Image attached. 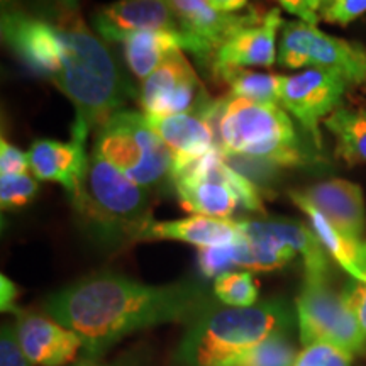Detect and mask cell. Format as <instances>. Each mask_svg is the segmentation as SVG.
I'll use <instances>...</instances> for the list:
<instances>
[{
  "mask_svg": "<svg viewBox=\"0 0 366 366\" xmlns=\"http://www.w3.org/2000/svg\"><path fill=\"white\" fill-rule=\"evenodd\" d=\"M210 305L204 288L194 282L157 287L99 273L53 294L46 312L80 337L86 355L97 356L127 334L194 320Z\"/></svg>",
  "mask_w": 366,
  "mask_h": 366,
  "instance_id": "1",
  "label": "cell"
},
{
  "mask_svg": "<svg viewBox=\"0 0 366 366\" xmlns=\"http://www.w3.org/2000/svg\"><path fill=\"white\" fill-rule=\"evenodd\" d=\"M56 26L63 38V63L53 84L75 109L71 141L86 146L90 132L121 111L132 92L111 49L85 26L79 11L61 9Z\"/></svg>",
  "mask_w": 366,
  "mask_h": 366,
  "instance_id": "2",
  "label": "cell"
},
{
  "mask_svg": "<svg viewBox=\"0 0 366 366\" xmlns=\"http://www.w3.org/2000/svg\"><path fill=\"white\" fill-rule=\"evenodd\" d=\"M68 197L80 231L100 249L119 251L143 242L154 222L151 192L94 151L84 182Z\"/></svg>",
  "mask_w": 366,
  "mask_h": 366,
  "instance_id": "3",
  "label": "cell"
},
{
  "mask_svg": "<svg viewBox=\"0 0 366 366\" xmlns=\"http://www.w3.org/2000/svg\"><path fill=\"white\" fill-rule=\"evenodd\" d=\"M294 314L273 299L251 307L212 309L194 319L178 356L185 366H232L241 356L278 331H290Z\"/></svg>",
  "mask_w": 366,
  "mask_h": 366,
  "instance_id": "4",
  "label": "cell"
},
{
  "mask_svg": "<svg viewBox=\"0 0 366 366\" xmlns=\"http://www.w3.org/2000/svg\"><path fill=\"white\" fill-rule=\"evenodd\" d=\"M219 149L277 168L305 167L320 159L300 139L285 109L229 94L217 117Z\"/></svg>",
  "mask_w": 366,
  "mask_h": 366,
  "instance_id": "5",
  "label": "cell"
},
{
  "mask_svg": "<svg viewBox=\"0 0 366 366\" xmlns=\"http://www.w3.org/2000/svg\"><path fill=\"white\" fill-rule=\"evenodd\" d=\"M92 151L151 194H175L172 153L141 112L112 114L97 129Z\"/></svg>",
  "mask_w": 366,
  "mask_h": 366,
  "instance_id": "6",
  "label": "cell"
},
{
  "mask_svg": "<svg viewBox=\"0 0 366 366\" xmlns=\"http://www.w3.org/2000/svg\"><path fill=\"white\" fill-rule=\"evenodd\" d=\"M300 340L305 346L329 342L351 358L366 353V332L342 295L329 287L327 278L305 277L297 297Z\"/></svg>",
  "mask_w": 366,
  "mask_h": 366,
  "instance_id": "7",
  "label": "cell"
},
{
  "mask_svg": "<svg viewBox=\"0 0 366 366\" xmlns=\"http://www.w3.org/2000/svg\"><path fill=\"white\" fill-rule=\"evenodd\" d=\"M283 68H331L350 85L366 90V46L334 38L307 22H285L278 44Z\"/></svg>",
  "mask_w": 366,
  "mask_h": 366,
  "instance_id": "8",
  "label": "cell"
},
{
  "mask_svg": "<svg viewBox=\"0 0 366 366\" xmlns=\"http://www.w3.org/2000/svg\"><path fill=\"white\" fill-rule=\"evenodd\" d=\"M139 102L144 116L214 114L219 107V99L214 100L207 94L182 49L168 54L143 81Z\"/></svg>",
  "mask_w": 366,
  "mask_h": 366,
  "instance_id": "9",
  "label": "cell"
},
{
  "mask_svg": "<svg viewBox=\"0 0 366 366\" xmlns=\"http://www.w3.org/2000/svg\"><path fill=\"white\" fill-rule=\"evenodd\" d=\"M347 86L350 84L337 71L312 66L297 75H282L278 105L300 122L315 148H320L319 122L340 109Z\"/></svg>",
  "mask_w": 366,
  "mask_h": 366,
  "instance_id": "10",
  "label": "cell"
},
{
  "mask_svg": "<svg viewBox=\"0 0 366 366\" xmlns=\"http://www.w3.org/2000/svg\"><path fill=\"white\" fill-rule=\"evenodd\" d=\"M2 39L34 75L54 80L61 70L63 38L56 22L16 9L2 11Z\"/></svg>",
  "mask_w": 366,
  "mask_h": 366,
  "instance_id": "11",
  "label": "cell"
},
{
  "mask_svg": "<svg viewBox=\"0 0 366 366\" xmlns=\"http://www.w3.org/2000/svg\"><path fill=\"white\" fill-rule=\"evenodd\" d=\"M222 99L214 114H172L144 116L151 131L163 141L173 158V170L219 149L217 117Z\"/></svg>",
  "mask_w": 366,
  "mask_h": 366,
  "instance_id": "12",
  "label": "cell"
},
{
  "mask_svg": "<svg viewBox=\"0 0 366 366\" xmlns=\"http://www.w3.org/2000/svg\"><path fill=\"white\" fill-rule=\"evenodd\" d=\"M94 27L109 43H122L139 31L182 33L172 0H116L94 14Z\"/></svg>",
  "mask_w": 366,
  "mask_h": 366,
  "instance_id": "13",
  "label": "cell"
},
{
  "mask_svg": "<svg viewBox=\"0 0 366 366\" xmlns=\"http://www.w3.org/2000/svg\"><path fill=\"white\" fill-rule=\"evenodd\" d=\"M283 27L280 9H272L254 24L242 27L214 54L209 71L214 76L222 68H269L277 61V34Z\"/></svg>",
  "mask_w": 366,
  "mask_h": 366,
  "instance_id": "14",
  "label": "cell"
},
{
  "mask_svg": "<svg viewBox=\"0 0 366 366\" xmlns=\"http://www.w3.org/2000/svg\"><path fill=\"white\" fill-rule=\"evenodd\" d=\"M17 341L22 353L34 366H63L71 363L84 342L75 332L44 315L17 310Z\"/></svg>",
  "mask_w": 366,
  "mask_h": 366,
  "instance_id": "15",
  "label": "cell"
},
{
  "mask_svg": "<svg viewBox=\"0 0 366 366\" xmlns=\"http://www.w3.org/2000/svg\"><path fill=\"white\" fill-rule=\"evenodd\" d=\"M312 205L342 234L361 237L366 229L363 190L353 182L332 178L305 190L290 192Z\"/></svg>",
  "mask_w": 366,
  "mask_h": 366,
  "instance_id": "16",
  "label": "cell"
},
{
  "mask_svg": "<svg viewBox=\"0 0 366 366\" xmlns=\"http://www.w3.org/2000/svg\"><path fill=\"white\" fill-rule=\"evenodd\" d=\"M27 157L31 170L38 180L56 182L63 185L68 195L79 190L90 159L85 144L75 141L63 143L54 139L34 141L27 151Z\"/></svg>",
  "mask_w": 366,
  "mask_h": 366,
  "instance_id": "17",
  "label": "cell"
},
{
  "mask_svg": "<svg viewBox=\"0 0 366 366\" xmlns=\"http://www.w3.org/2000/svg\"><path fill=\"white\" fill-rule=\"evenodd\" d=\"M239 221L207 216H190L177 221H154L143 241H182L197 248L226 246L241 239Z\"/></svg>",
  "mask_w": 366,
  "mask_h": 366,
  "instance_id": "18",
  "label": "cell"
},
{
  "mask_svg": "<svg viewBox=\"0 0 366 366\" xmlns=\"http://www.w3.org/2000/svg\"><path fill=\"white\" fill-rule=\"evenodd\" d=\"M241 226L256 234L267 236L269 239L292 246L305 264V277L327 278L329 253L320 242L314 229L288 219H244Z\"/></svg>",
  "mask_w": 366,
  "mask_h": 366,
  "instance_id": "19",
  "label": "cell"
},
{
  "mask_svg": "<svg viewBox=\"0 0 366 366\" xmlns=\"http://www.w3.org/2000/svg\"><path fill=\"white\" fill-rule=\"evenodd\" d=\"M290 199L297 207L307 214L310 226L334 262L342 269H346L356 282L366 283V241L361 237L342 234L340 229L334 227L317 209L294 194H290Z\"/></svg>",
  "mask_w": 366,
  "mask_h": 366,
  "instance_id": "20",
  "label": "cell"
},
{
  "mask_svg": "<svg viewBox=\"0 0 366 366\" xmlns=\"http://www.w3.org/2000/svg\"><path fill=\"white\" fill-rule=\"evenodd\" d=\"M127 66L137 79L146 80L175 49L185 48L178 31H139L122 41Z\"/></svg>",
  "mask_w": 366,
  "mask_h": 366,
  "instance_id": "21",
  "label": "cell"
},
{
  "mask_svg": "<svg viewBox=\"0 0 366 366\" xmlns=\"http://www.w3.org/2000/svg\"><path fill=\"white\" fill-rule=\"evenodd\" d=\"M324 126L336 137V157L347 164L366 163V111L340 107L324 119Z\"/></svg>",
  "mask_w": 366,
  "mask_h": 366,
  "instance_id": "22",
  "label": "cell"
},
{
  "mask_svg": "<svg viewBox=\"0 0 366 366\" xmlns=\"http://www.w3.org/2000/svg\"><path fill=\"white\" fill-rule=\"evenodd\" d=\"M214 79H221L231 89V95L262 104L278 105V89L282 75L251 71L246 68H222Z\"/></svg>",
  "mask_w": 366,
  "mask_h": 366,
  "instance_id": "23",
  "label": "cell"
},
{
  "mask_svg": "<svg viewBox=\"0 0 366 366\" xmlns=\"http://www.w3.org/2000/svg\"><path fill=\"white\" fill-rule=\"evenodd\" d=\"M297 356L288 331H278L241 356L232 366H294Z\"/></svg>",
  "mask_w": 366,
  "mask_h": 366,
  "instance_id": "24",
  "label": "cell"
},
{
  "mask_svg": "<svg viewBox=\"0 0 366 366\" xmlns=\"http://www.w3.org/2000/svg\"><path fill=\"white\" fill-rule=\"evenodd\" d=\"M214 294L229 307H251L258 299V283L249 272H227L216 278Z\"/></svg>",
  "mask_w": 366,
  "mask_h": 366,
  "instance_id": "25",
  "label": "cell"
},
{
  "mask_svg": "<svg viewBox=\"0 0 366 366\" xmlns=\"http://www.w3.org/2000/svg\"><path fill=\"white\" fill-rule=\"evenodd\" d=\"M39 183L29 173L24 175H0V205L2 210L21 209L33 202Z\"/></svg>",
  "mask_w": 366,
  "mask_h": 366,
  "instance_id": "26",
  "label": "cell"
},
{
  "mask_svg": "<svg viewBox=\"0 0 366 366\" xmlns=\"http://www.w3.org/2000/svg\"><path fill=\"white\" fill-rule=\"evenodd\" d=\"M237 242V241H236ZM236 242L212 248H199V268L207 278L232 272L236 268Z\"/></svg>",
  "mask_w": 366,
  "mask_h": 366,
  "instance_id": "27",
  "label": "cell"
},
{
  "mask_svg": "<svg viewBox=\"0 0 366 366\" xmlns=\"http://www.w3.org/2000/svg\"><path fill=\"white\" fill-rule=\"evenodd\" d=\"M294 366H351V356L329 342H314L297 356Z\"/></svg>",
  "mask_w": 366,
  "mask_h": 366,
  "instance_id": "28",
  "label": "cell"
},
{
  "mask_svg": "<svg viewBox=\"0 0 366 366\" xmlns=\"http://www.w3.org/2000/svg\"><path fill=\"white\" fill-rule=\"evenodd\" d=\"M366 14V0H331L320 9V17L331 24L347 26Z\"/></svg>",
  "mask_w": 366,
  "mask_h": 366,
  "instance_id": "29",
  "label": "cell"
},
{
  "mask_svg": "<svg viewBox=\"0 0 366 366\" xmlns=\"http://www.w3.org/2000/svg\"><path fill=\"white\" fill-rule=\"evenodd\" d=\"M29 157L2 137L0 141V175H24L29 172Z\"/></svg>",
  "mask_w": 366,
  "mask_h": 366,
  "instance_id": "30",
  "label": "cell"
},
{
  "mask_svg": "<svg viewBox=\"0 0 366 366\" xmlns=\"http://www.w3.org/2000/svg\"><path fill=\"white\" fill-rule=\"evenodd\" d=\"M29 360L22 353L17 341L16 327L4 326L0 337V366H29Z\"/></svg>",
  "mask_w": 366,
  "mask_h": 366,
  "instance_id": "31",
  "label": "cell"
},
{
  "mask_svg": "<svg viewBox=\"0 0 366 366\" xmlns=\"http://www.w3.org/2000/svg\"><path fill=\"white\" fill-rule=\"evenodd\" d=\"M342 299L347 304V307L353 310V314L358 319L360 326L366 332V283L353 282L346 287Z\"/></svg>",
  "mask_w": 366,
  "mask_h": 366,
  "instance_id": "32",
  "label": "cell"
},
{
  "mask_svg": "<svg viewBox=\"0 0 366 366\" xmlns=\"http://www.w3.org/2000/svg\"><path fill=\"white\" fill-rule=\"evenodd\" d=\"M277 2L280 4V7L285 9L287 12L299 17L302 22H307V24L312 26L319 22V9L314 4V0H277Z\"/></svg>",
  "mask_w": 366,
  "mask_h": 366,
  "instance_id": "33",
  "label": "cell"
},
{
  "mask_svg": "<svg viewBox=\"0 0 366 366\" xmlns=\"http://www.w3.org/2000/svg\"><path fill=\"white\" fill-rule=\"evenodd\" d=\"M19 297V290H17L16 283L9 280L6 274L0 277V307H2V312H14L16 314V300Z\"/></svg>",
  "mask_w": 366,
  "mask_h": 366,
  "instance_id": "34",
  "label": "cell"
},
{
  "mask_svg": "<svg viewBox=\"0 0 366 366\" xmlns=\"http://www.w3.org/2000/svg\"><path fill=\"white\" fill-rule=\"evenodd\" d=\"M207 4L222 14H237L248 7V0H207Z\"/></svg>",
  "mask_w": 366,
  "mask_h": 366,
  "instance_id": "35",
  "label": "cell"
},
{
  "mask_svg": "<svg viewBox=\"0 0 366 366\" xmlns=\"http://www.w3.org/2000/svg\"><path fill=\"white\" fill-rule=\"evenodd\" d=\"M59 4H61L63 11H79V0H59Z\"/></svg>",
  "mask_w": 366,
  "mask_h": 366,
  "instance_id": "36",
  "label": "cell"
},
{
  "mask_svg": "<svg viewBox=\"0 0 366 366\" xmlns=\"http://www.w3.org/2000/svg\"><path fill=\"white\" fill-rule=\"evenodd\" d=\"M331 2V0H314V4L315 6H317V9L320 11V9H322L324 6H326V4H329Z\"/></svg>",
  "mask_w": 366,
  "mask_h": 366,
  "instance_id": "37",
  "label": "cell"
}]
</instances>
